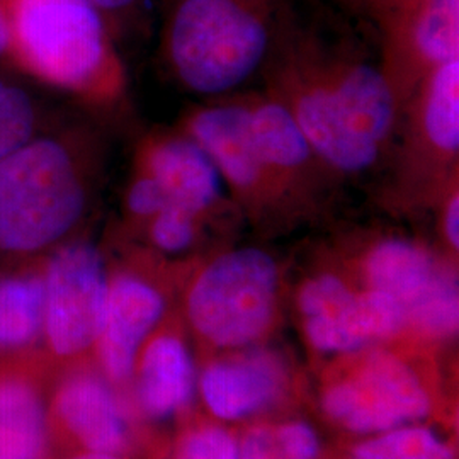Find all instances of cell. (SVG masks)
Returning a JSON list of instances; mask_svg holds the SVG:
<instances>
[{"instance_id": "8fae6325", "label": "cell", "mask_w": 459, "mask_h": 459, "mask_svg": "<svg viewBox=\"0 0 459 459\" xmlns=\"http://www.w3.org/2000/svg\"><path fill=\"white\" fill-rule=\"evenodd\" d=\"M43 339L58 358L96 347L104 322L109 273L98 246L68 240L43 267Z\"/></svg>"}, {"instance_id": "9a60e30c", "label": "cell", "mask_w": 459, "mask_h": 459, "mask_svg": "<svg viewBox=\"0 0 459 459\" xmlns=\"http://www.w3.org/2000/svg\"><path fill=\"white\" fill-rule=\"evenodd\" d=\"M167 312V298L155 281L133 271L109 276L104 322L96 349L106 377L126 381L138 354L159 328Z\"/></svg>"}, {"instance_id": "3957f363", "label": "cell", "mask_w": 459, "mask_h": 459, "mask_svg": "<svg viewBox=\"0 0 459 459\" xmlns=\"http://www.w3.org/2000/svg\"><path fill=\"white\" fill-rule=\"evenodd\" d=\"M98 155L89 138L34 134L0 162V250L33 255L68 242L92 210Z\"/></svg>"}, {"instance_id": "52a82bcc", "label": "cell", "mask_w": 459, "mask_h": 459, "mask_svg": "<svg viewBox=\"0 0 459 459\" xmlns=\"http://www.w3.org/2000/svg\"><path fill=\"white\" fill-rule=\"evenodd\" d=\"M179 130L210 155L231 203L247 221L264 230L303 223L254 143L244 94L208 99L191 108L182 116Z\"/></svg>"}, {"instance_id": "ba28073f", "label": "cell", "mask_w": 459, "mask_h": 459, "mask_svg": "<svg viewBox=\"0 0 459 459\" xmlns=\"http://www.w3.org/2000/svg\"><path fill=\"white\" fill-rule=\"evenodd\" d=\"M356 279L403 308L409 330L429 339H451L459 327L456 263L403 235H377L358 257Z\"/></svg>"}, {"instance_id": "cb8c5ba5", "label": "cell", "mask_w": 459, "mask_h": 459, "mask_svg": "<svg viewBox=\"0 0 459 459\" xmlns=\"http://www.w3.org/2000/svg\"><path fill=\"white\" fill-rule=\"evenodd\" d=\"M36 128L33 99L16 83L0 79V162L31 140Z\"/></svg>"}, {"instance_id": "2e32d148", "label": "cell", "mask_w": 459, "mask_h": 459, "mask_svg": "<svg viewBox=\"0 0 459 459\" xmlns=\"http://www.w3.org/2000/svg\"><path fill=\"white\" fill-rule=\"evenodd\" d=\"M286 373L269 351H248L210 364L199 377L206 407L221 420H242L273 405L282 394Z\"/></svg>"}, {"instance_id": "f1b7e54d", "label": "cell", "mask_w": 459, "mask_h": 459, "mask_svg": "<svg viewBox=\"0 0 459 459\" xmlns=\"http://www.w3.org/2000/svg\"><path fill=\"white\" fill-rule=\"evenodd\" d=\"M396 0H342L347 9L356 14L369 17L373 22L381 16L386 9H390Z\"/></svg>"}, {"instance_id": "7402d4cb", "label": "cell", "mask_w": 459, "mask_h": 459, "mask_svg": "<svg viewBox=\"0 0 459 459\" xmlns=\"http://www.w3.org/2000/svg\"><path fill=\"white\" fill-rule=\"evenodd\" d=\"M351 459H455V451L432 429L411 424L371 436Z\"/></svg>"}, {"instance_id": "6da1fadb", "label": "cell", "mask_w": 459, "mask_h": 459, "mask_svg": "<svg viewBox=\"0 0 459 459\" xmlns=\"http://www.w3.org/2000/svg\"><path fill=\"white\" fill-rule=\"evenodd\" d=\"M265 92L295 117L322 162L341 181L379 174L402 117L377 55L354 39L330 41L298 26L264 70Z\"/></svg>"}, {"instance_id": "8992f818", "label": "cell", "mask_w": 459, "mask_h": 459, "mask_svg": "<svg viewBox=\"0 0 459 459\" xmlns=\"http://www.w3.org/2000/svg\"><path fill=\"white\" fill-rule=\"evenodd\" d=\"M279 299L278 261L261 247H237L197 271L184 308L203 341L220 349H244L274 327Z\"/></svg>"}, {"instance_id": "603a6c76", "label": "cell", "mask_w": 459, "mask_h": 459, "mask_svg": "<svg viewBox=\"0 0 459 459\" xmlns=\"http://www.w3.org/2000/svg\"><path fill=\"white\" fill-rule=\"evenodd\" d=\"M208 227L210 223L196 214L169 203L164 210L148 221L143 233L148 244L157 252L164 255H181L196 247L203 231Z\"/></svg>"}, {"instance_id": "5b68a950", "label": "cell", "mask_w": 459, "mask_h": 459, "mask_svg": "<svg viewBox=\"0 0 459 459\" xmlns=\"http://www.w3.org/2000/svg\"><path fill=\"white\" fill-rule=\"evenodd\" d=\"M377 197L396 213H429L459 181V60L429 74L402 109Z\"/></svg>"}, {"instance_id": "4dcf8cb0", "label": "cell", "mask_w": 459, "mask_h": 459, "mask_svg": "<svg viewBox=\"0 0 459 459\" xmlns=\"http://www.w3.org/2000/svg\"><path fill=\"white\" fill-rule=\"evenodd\" d=\"M70 459H117L115 455H104V453H89V451H85L83 455H79V456H74V458Z\"/></svg>"}, {"instance_id": "83f0119b", "label": "cell", "mask_w": 459, "mask_h": 459, "mask_svg": "<svg viewBox=\"0 0 459 459\" xmlns=\"http://www.w3.org/2000/svg\"><path fill=\"white\" fill-rule=\"evenodd\" d=\"M104 17L109 30L113 22H121L123 19L134 14L143 0H89Z\"/></svg>"}, {"instance_id": "5bb4252c", "label": "cell", "mask_w": 459, "mask_h": 459, "mask_svg": "<svg viewBox=\"0 0 459 459\" xmlns=\"http://www.w3.org/2000/svg\"><path fill=\"white\" fill-rule=\"evenodd\" d=\"M134 164L160 184L170 204L210 225L216 218L238 214L210 155L179 128L148 134L138 145Z\"/></svg>"}, {"instance_id": "44dd1931", "label": "cell", "mask_w": 459, "mask_h": 459, "mask_svg": "<svg viewBox=\"0 0 459 459\" xmlns=\"http://www.w3.org/2000/svg\"><path fill=\"white\" fill-rule=\"evenodd\" d=\"M318 434L303 420L254 427L238 443V459H318Z\"/></svg>"}, {"instance_id": "ffe728a7", "label": "cell", "mask_w": 459, "mask_h": 459, "mask_svg": "<svg viewBox=\"0 0 459 459\" xmlns=\"http://www.w3.org/2000/svg\"><path fill=\"white\" fill-rule=\"evenodd\" d=\"M43 271L0 279V352L22 351L43 337Z\"/></svg>"}, {"instance_id": "d4e9b609", "label": "cell", "mask_w": 459, "mask_h": 459, "mask_svg": "<svg viewBox=\"0 0 459 459\" xmlns=\"http://www.w3.org/2000/svg\"><path fill=\"white\" fill-rule=\"evenodd\" d=\"M169 204L164 189L145 169L134 164L132 178L123 199L125 223L136 231H143L148 221Z\"/></svg>"}, {"instance_id": "9c48e42d", "label": "cell", "mask_w": 459, "mask_h": 459, "mask_svg": "<svg viewBox=\"0 0 459 459\" xmlns=\"http://www.w3.org/2000/svg\"><path fill=\"white\" fill-rule=\"evenodd\" d=\"M296 310L308 344L324 354H356L409 330L407 315L394 298L332 269L301 282Z\"/></svg>"}, {"instance_id": "277c9868", "label": "cell", "mask_w": 459, "mask_h": 459, "mask_svg": "<svg viewBox=\"0 0 459 459\" xmlns=\"http://www.w3.org/2000/svg\"><path fill=\"white\" fill-rule=\"evenodd\" d=\"M11 60L41 82L96 106L123 98L126 72L89 0H0Z\"/></svg>"}, {"instance_id": "d6986e66", "label": "cell", "mask_w": 459, "mask_h": 459, "mask_svg": "<svg viewBox=\"0 0 459 459\" xmlns=\"http://www.w3.org/2000/svg\"><path fill=\"white\" fill-rule=\"evenodd\" d=\"M48 417L26 377H0V459H45Z\"/></svg>"}, {"instance_id": "484cf974", "label": "cell", "mask_w": 459, "mask_h": 459, "mask_svg": "<svg viewBox=\"0 0 459 459\" xmlns=\"http://www.w3.org/2000/svg\"><path fill=\"white\" fill-rule=\"evenodd\" d=\"M178 459H238V441L221 427H201L182 437Z\"/></svg>"}, {"instance_id": "ac0fdd59", "label": "cell", "mask_w": 459, "mask_h": 459, "mask_svg": "<svg viewBox=\"0 0 459 459\" xmlns=\"http://www.w3.org/2000/svg\"><path fill=\"white\" fill-rule=\"evenodd\" d=\"M136 369V396L150 419L164 420L184 411L196 392V368L181 335L153 332L142 347Z\"/></svg>"}, {"instance_id": "1f68e13d", "label": "cell", "mask_w": 459, "mask_h": 459, "mask_svg": "<svg viewBox=\"0 0 459 459\" xmlns=\"http://www.w3.org/2000/svg\"><path fill=\"white\" fill-rule=\"evenodd\" d=\"M167 2H169V0H167Z\"/></svg>"}, {"instance_id": "e0dca14e", "label": "cell", "mask_w": 459, "mask_h": 459, "mask_svg": "<svg viewBox=\"0 0 459 459\" xmlns=\"http://www.w3.org/2000/svg\"><path fill=\"white\" fill-rule=\"evenodd\" d=\"M53 411L70 436L89 453L117 455L126 446V420L109 385L96 375L79 373L58 386Z\"/></svg>"}, {"instance_id": "4fadbf2b", "label": "cell", "mask_w": 459, "mask_h": 459, "mask_svg": "<svg viewBox=\"0 0 459 459\" xmlns=\"http://www.w3.org/2000/svg\"><path fill=\"white\" fill-rule=\"evenodd\" d=\"M244 98L254 143L303 221L330 214L344 182L322 162L282 102L267 92Z\"/></svg>"}, {"instance_id": "4316f807", "label": "cell", "mask_w": 459, "mask_h": 459, "mask_svg": "<svg viewBox=\"0 0 459 459\" xmlns=\"http://www.w3.org/2000/svg\"><path fill=\"white\" fill-rule=\"evenodd\" d=\"M429 213L437 216V230L451 259L459 254V181L453 182Z\"/></svg>"}, {"instance_id": "7c38bea8", "label": "cell", "mask_w": 459, "mask_h": 459, "mask_svg": "<svg viewBox=\"0 0 459 459\" xmlns=\"http://www.w3.org/2000/svg\"><path fill=\"white\" fill-rule=\"evenodd\" d=\"M375 24L381 65L402 109L429 74L459 60V0H396Z\"/></svg>"}, {"instance_id": "f546056e", "label": "cell", "mask_w": 459, "mask_h": 459, "mask_svg": "<svg viewBox=\"0 0 459 459\" xmlns=\"http://www.w3.org/2000/svg\"><path fill=\"white\" fill-rule=\"evenodd\" d=\"M0 58L11 60V39H9V30L2 11H0Z\"/></svg>"}, {"instance_id": "7a4b0ae2", "label": "cell", "mask_w": 459, "mask_h": 459, "mask_svg": "<svg viewBox=\"0 0 459 459\" xmlns=\"http://www.w3.org/2000/svg\"><path fill=\"white\" fill-rule=\"evenodd\" d=\"M162 31L167 72L199 98L235 94L295 24L291 0H169Z\"/></svg>"}, {"instance_id": "30bf717a", "label": "cell", "mask_w": 459, "mask_h": 459, "mask_svg": "<svg viewBox=\"0 0 459 459\" xmlns=\"http://www.w3.org/2000/svg\"><path fill=\"white\" fill-rule=\"evenodd\" d=\"M328 419L354 434L375 436L396 427L419 424L432 409L420 377L390 352H368L324 394Z\"/></svg>"}]
</instances>
